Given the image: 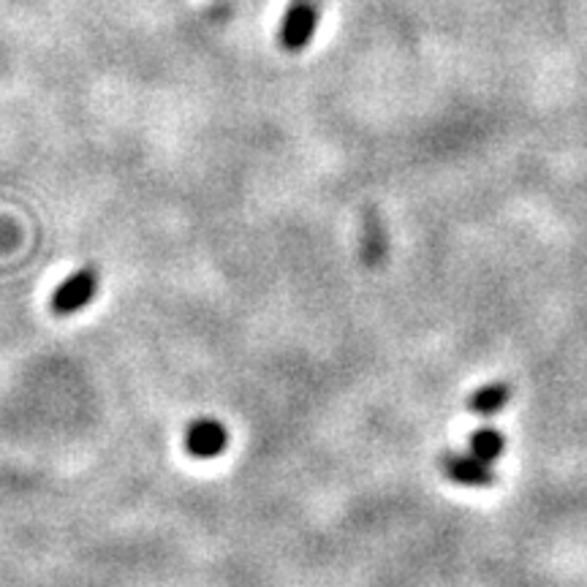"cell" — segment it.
<instances>
[{
    "label": "cell",
    "instance_id": "5b68a950",
    "mask_svg": "<svg viewBox=\"0 0 587 587\" xmlns=\"http://www.w3.org/2000/svg\"><path fill=\"white\" fill-rule=\"evenodd\" d=\"M508 400H512V387L508 384H488V387H482L479 391H473L471 397V411L477 413V416H492V413H497L501 408L508 406Z\"/></svg>",
    "mask_w": 587,
    "mask_h": 587
},
{
    "label": "cell",
    "instance_id": "7a4b0ae2",
    "mask_svg": "<svg viewBox=\"0 0 587 587\" xmlns=\"http://www.w3.org/2000/svg\"><path fill=\"white\" fill-rule=\"evenodd\" d=\"M98 289V275L93 270H82L77 275H71L69 281L60 283V289L52 296V310L58 316H71V313L82 310L87 302L96 296Z\"/></svg>",
    "mask_w": 587,
    "mask_h": 587
},
{
    "label": "cell",
    "instance_id": "3957f363",
    "mask_svg": "<svg viewBox=\"0 0 587 587\" xmlns=\"http://www.w3.org/2000/svg\"><path fill=\"white\" fill-rule=\"evenodd\" d=\"M441 466H444L446 477H449L451 482L462 484V488H490V484L495 482V473H492L490 462H484L482 457H477L473 451L471 455L446 451Z\"/></svg>",
    "mask_w": 587,
    "mask_h": 587
},
{
    "label": "cell",
    "instance_id": "6da1fadb",
    "mask_svg": "<svg viewBox=\"0 0 587 587\" xmlns=\"http://www.w3.org/2000/svg\"><path fill=\"white\" fill-rule=\"evenodd\" d=\"M318 25V11L316 3L310 0H294L292 9L286 11L281 25V47L289 52H302L310 44L313 33Z\"/></svg>",
    "mask_w": 587,
    "mask_h": 587
},
{
    "label": "cell",
    "instance_id": "277c9868",
    "mask_svg": "<svg viewBox=\"0 0 587 587\" xmlns=\"http://www.w3.org/2000/svg\"><path fill=\"white\" fill-rule=\"evenodd\" d=\"M228 444L226 427L221 422H212V419H201V422H193L188 427L186 435V446L193 457H201V460H210V457H218Z\"/></svg>",
    "mask_w": 587,
    "mask_h": 587
},
{
    "label": "cell",
    "instance_id": "8992f818",
    "mask_svg": "<svg viewBox=\"0 0 587 587\" xmlns=\"http://www.w3.org/2000/svg\"><path fill=\"white\" fill-rule=\"evenodd\" d=\"M506 449V438L495 427H479L471 433V451L484 462H495Z\"/></svg>",
    "mask_w": 587,
    "mask_h": 587
}]
</instances>
